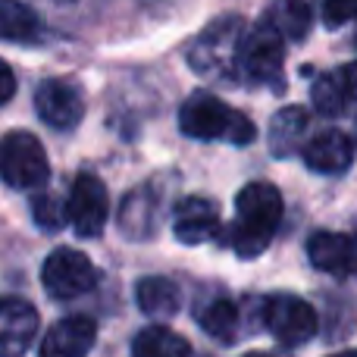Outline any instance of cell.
Segmentation results:
<instances>
[{
    "label": "cell",
    "mask_w": 357,
    "mask_h": 357,
    "mask_svg": "<svg viewBox=\"0 0 357 357\" xmlns=\"http://www.w3.org/2000/svg\"><path fill=\"white\" fill-rule=\"evenodd\" d=\"M285 204L276 185L270 182H248L235 197V226L229 235V248L238 257L251 260L270 248L279 222H282Z\"/></svg>",
    "instance_id": "cell-1"
},
{
    "label": "cell",
    "mask_w": 357,
    "mask_h": 357,
    "mask_svg": "<svg viewBox=\"0 0 357 357\" xmlns=\"http://www.w3.org/2000/svg\"><path fill=\"white\" fill-rule=\"evenodd\" d=\"M178 129L195 142H229V144H251L257 129L245 113L226 107L220 98L207 91H195L178 107Z\"/></svg>",
    "instance_id": "cell-2"
},
{
    "label": "cell",
    "mask_w": 357,
    "mask_h": 357,
    "mask_svg": "<svg viewBox=\"0 0 357 357\" xmlns=\"http://www.w3.org/2000/svg\"><path fill=\"white\" fill-rule=\"evenodd\" d=\"M241 41H245V19L220 16L191 41L188 66L204 79H226L238 66Z\"/></svg>",
    "instance_id": "cell-3"
},
{
    "label": "cell",
    "mask_w": 357,
    "mask_h": 357,
    "mask_svg": "<svg viewBox=\"0 0 357 357\" xmlns=\"http://www.w3.org/2000/svg\"><path fill=\"white\" fill-rule=\"evenodd\" d=\"M47 154L31 132H10L0 142V178L16 191H29L47 182Z\"/></svg>",
    "instance_id": "cell-4"
},
{
    "label": "cell",
    "mask_w": 357,
    "mask_h": 357,
    "mask_svg": "<svg viewBox=\"0 0 357 357\" xmlns=\"http://www.w3.org/2000/svg\"><path fill=\"white\" fill-rule=\"evenodd\" d=\"M260 317L266 333L285 348L307 345L317 335V310L298 295H270Z\"/></svg>",
    "instance_id": "cell-5"
},
{
    "label": "cell",
    "mask_w": 357,
    "mask_h": 357,
    "mask_svg": "<svg viewBox=\"0 0 357 357\" xmlns=\"http://www.w3.org/2000/svg\"><path fill=\"white\" fill-rule=\"evenodd\" d=\"M44 291L56 301H73L98 285V270L94 264L75 248H56L41 266Z\"/></svg>",
    "instance_id": "cell-6"
},
{
    "label": "cell",
    "mask_w": 357,
    "mask_h": 357,
    "mask_svg": "<svg viewBox=\"0 0 357 357\" xmlns=\"http://www.w3.org/2000/svg\"><path fill=\"white\" fill-rule=\"evenodd\" d=\"M238 63L254 82H276L285 63V35L273 22H264L257 31L245 35Z\"/></svg>",
    "instance_id": "cell-7"
},
{
    "label": "cell",
    "mask_w": 357,
    "mask_h": 357,
    "mask_svg": "<svg viewBox=\"0 0 357 357\" xmlns=\"http://www.w3.org/2000/svg\"><path fill=\"white\" fill-rule=\"evenodd\" d=\"M35 110L50 129L69 132L85 116V98L69 79H44L35 91Z\"/></svg>",
    "instance_id": "cell-8"
},
{
    "label": "cell",
    "mask_w": 357,
    "mask_h": 357,
    "mask_svg": "<svg viewBox=\"0 0 357 357\" xmlns=\"http://www.w3.org/2000/svg\"><path fill=\"white\" fill-rule=\"evenodd\" d=\"M66 213L73 229L82 238H94L104 232L107 226V213H110V197L107 188L94 173H82L73 185V197L66 204Z\"/></svg>",
    "instance_id": "cell-9"
},
{
    "label": "cell",
    "mask_w": 357,
    "mask_h": 357,
    "mask_svg": "<svg viewBox=\"0 0 357 357\" xmlns=\"http://www.w3.org/2000/svg\"><path fill=\"white\" fill-rule=\"evenodd\" d=\"M38 333V310L22 298H0V357L25 354Z\"/></svg>",
    "instance_id": "cell-10"
},
{
    "label": "cell",
    "mask_w": 357,
    "mask_h": 357,
    "mask_svg": "<svg viewBox=\"0 0 357 357\" xmlns=\"http://www.w3.org/2000/svg\"><path fill=\"white\" fill-rule=\"evenodd\" d=\"M301 157L314 173L320 176H342L354 160V144L345 132L326 129L317 132L307 144H301Z\"/></svg>",
    "instance_id": "cell-11"
},
{
    "label": "cell",
    "mask_w": 357,
    "mask_h": 357,
    "mask_svg": "<svg viewBox=\"0 0 357 357\" xmlns=\"http://www.w3.org/2000/svg\"><path fill=\"white\" fill-rule=\"evenodd\" d=\"M98 339V326L91 317H66V320L54 323L50 333L41 339L44 357H82L94 348Z\"/></svg>",
    "instance_id": "cell-12"
},
{
    "label": "cell",
    "mask_w": 357,
    "mask_h": 357,
    "mask_svg": "<svg viewBox=\"0 0 357 357\" xmlns=\"http://www.w3.org/2000/svg\"><path fill=\"white\" fill-rule=\"evenodd\" d=\"M307 257L314 270L335 279H348L354 270V245L342 232H314L307 241Z\"/></svg>",
    "instance_id": "cell-13"
},
{
    "label": "cell",
    "mask_w": 357,
    "mask_h": 357,
    "mask_svg": "<svg viewBox=\"0 0 357 357\" xmlns=\"http://www.w3.org/2000/svg\"><path fill=\"white\" fill-rule=\"evenodd\" d=\"M173 232L182 245H201V241L213 238L220 232V213H216L213 201L204 197H185L176 207Z\"/></svg>",
    "instance_id": "cell-14"
},
{
    "label": "cell",
    "mask_w": 357,
    "mask_h": 357,
    "mask_svg": "<svg viewBox=\"0 0 357 357\" xmlns=\"http://www.w3.org/2000/svg\"><path fill=\"white\" fill-rule=\"evenodd\" d=\"M354 104V66L345 63V66L333 69V73L320 75L314 82V107L323 113V116H348Z\"/></svg>",
    "instance_id": "cell-15"
},
{
    "label": "cell",
    "mask_w": 357,
    "mask_h": 357,
    "mask_svg": "<svg viewBox=\"0 0 357 357\" xmlns=\"http://www.w3.org/2000/svg\"><path fill=\"white\" fill-rule=\"evenodd\" d=\"M307 132H310V113L304 107H282V110L273 116L270 123V154L273 157H291L295 151H301V144L307 142Z\"/></svg>",
    "instance_id": "cell-16"
},
{
    "label": "cell",
    "mask_w": 357,
    "mask_h": 357,
    "mask_svg": "<svg viewBox=\"0 0 357 357\" xmlns=\"http://www.w3.org/2000/svg\"><path fill=\"white\" fill-rule=\"evenodd\" d=\"M0 38L13 44H31L41 38V19L22 0H0Z\"/></svg>",
    "instance_id": "cell-17"
},
{
    "label": "cell",
    "mask_w": 357,
    "mask_h": 357,
    "mask_svg": "<svg viewBox=\"0 0 357 357\" xmlns=\"http://www.w3.org/2000/svg\"><path fill=\"white\" fill-rule=\"evenodd\" d=\"M135 298H138V307L144 310L148 317H157V320H167V317H176L178 314V289L169 279L163 276H148L138 282L135 289Z\"/></svg>",
    "instance_id": "cell-18"
},
{
    "label": "cell",
    "mask_w": 357,
    "mask_h": 357,
    "mask_svg": "<svg viewBox=\"0 0 357 357\" xmlns=\"http://www.w3.org/2000/svg\"><path fill=\"white\" fill-rule=\"evenodd\" d=\"M197 323L213 342L232 345L235 335H238V304L229 301V298H213L210 304H204L197 310Z\"/></svg>",
    "instance_id": "cell-19"
},
{
    "label": "cell",
    "mask_w": 357,
    "mask_h": 357,
    "mask_svg": "<svg viewBox=\"0 0 357 357\" xmlns=\"http://www.w3.org/2000/svg\"><path fill=\"white\" fill-rule=\"evenodd\" d=\"M132 354H138V357H188L191 345L167 326H148L135 335Z\"/></svg>",
    "instance_id": "cell-20"
},
{
    "label": "cell",
    "mask_w": 357,
    "mask_h": 357,
    "mask_svg": "<svg viewBox=\"0 0 357 357\" xmlns=\"http://www.w3.org/2000/svg\"><path fill=\"white\" fill-rule=\"evenodd\" d=\"M314 3L317 0H282V3H279V13H276V22L273 25H276L282 35L301 41V38L307 35V29H310V19H314Z\"/></svg>",
    "instance_id": "cell-21"
},
{
    "label": "cell",
    "mask_w": 357,
    "mask_h": 357,
    "mask_svg": "<svg viewBox=\"0 0 357 357\" xmlns=\"http://www.w3.org/2000/svg\"><path fill=\"white\" fill-rule=\"evenodd\" d=\"M66 220H69L66 204H63L56 195H41L35 201V222L41 229H63Z\"/></svg>",
    "instance_id": "cell-22"
},
{
    "label": "cell",
    "mask_w": 357,
    "mask_h": 357,
    "mask_svg": "<svg viewBox=\"0 0 357 357\" xmlns=\"http://www.w3.org/2000/svg\"><path fill=\"white\" fill-rule=\"evenodd\" d=\"M351 16H354V0H326V6H323V22H326L329 29L348 25Z\"/></svg>",
    "instance_id": "cell-23"
},
{
    "label": "cell",
    "mask_w": 357,
    "mask_h": 357,
    "mask_svg": "<svg viewBox=\"0 0 357 357\" xmlns=\"http://www.w3.org/2000/svg\"><path fill=\"white\" fill-rule=\"evenodd\" d=\"M13 94H16V75H13V69L6 66L3 60H0V104H6Z\"/></svg>",
    "instance_id": "cell-24"
}]
</instances>
